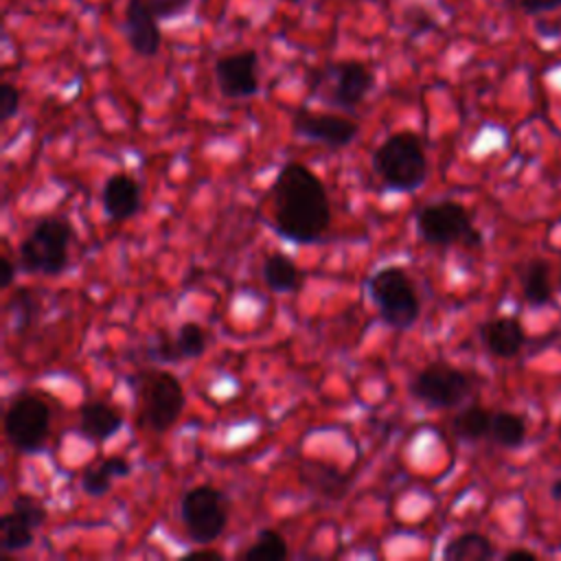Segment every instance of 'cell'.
<instances>
[{
  "mask_svg": "<svg viewBox=\"0 0 561 561\" xmlns=\"http://www.w3.org/2000/svg\"><path fill=\"white\" fill-rule=\"evenodd\" d=\"M50 430V408L37 394H18L4 412V438L20 454L44 447Z\"/></svg>",
  "mask_w": 561,
  "mask_h": 561,
  "instance_id": "cell-9",
  "label": "cell"
},
{
  "mask_svg": "<svg viewBox=\"0 0 561 561\" xmlns=\"http://www.w3.org/2000/svg\"><path fill=\"white\" fill-rule=\"evenodd\" d=\"M186 397L180 379L169 370H147L140 379L138 421L151 432H167L184 410Z\"/></svg>",
  "mask_w": 561,
  "mask_h": 561,
  "instance_id": "cell-7",
  "label": "cell"
},
{
  "mask_svg": "<svg viewBox=\"0 0 561 561\" xmlns=\"http://www.w3.org/2000/svg\"><path fill=\"white\" fill-rule=\"evenodd\" d=\"M480 340L491 355L500 359H511L526 344V331L522 322L513 316L491 318L484 324H480Z\"/></svg>",
  "mask_w": 561,
  "mask_h": 561,
  "instance_id": "cell-15",
  "label": "cell"
},
{
  "mask_svg": "<svg viewBox=\"0 0 561 561\" xmlns=\"http://www.w3.org/2000/svg\"><path fill=\"white\" fill-rule=\"evenodd\" d=\"M519 9L528 15L561 11V0H519Z\"/></svg>",
  "mask_w": 561,
  "mask_h": 561,
  "instance_id": "cell-31",
  "label": "cell"
},
{
  "mask_svg": "<svg viewBox=\"0 0 561 561\" xmlns=\"http://www.w3.org/2000/svg\"><path fill=\"white\" fill-rule=\"evenodd\" d=\"M491 419H493L491 410H486L482 405H467L465 410H460L454 416L451 427H454L456 436L462 440H480L482 436H489Z\"/></svg>",
  "mask_w": 561,
  "mask_h": 561,
  "instance_id": "cell-23",
  "label": "cell"
},
{
  "mask_svg": "<svg viewBox=\"0 0 561 561\" xmlns=\"http://www.w3.org/2000/svg\"><path fill=\"white\" fill-rule=\"evenodd\" d=\"M416 232L430 245L480 248L482 234L473 226L471 213L456 199H438L416 210Z\"/></svg>",
  "mask_w": 561,
  "mask_h": 561,
  "instance_id": "cell-5",
  "label": "cell"
},
{
  "mask_svg": "<svg viewBox=\"0 0 561 561\" xmlns=\"http://www.w3.org/2000/svg\"><path fill=\"white\" fill-rule=\"evenodd\" d=\"M366 291L379 311L383 324L394 331L410 329L421 313L419 291L410 274L399 265L379 267L366 280Z\"/></svg>",
  "mask_w": 561,
  "mask_h": 561,
  "instance_id": "cell-4",
  "label": "cell"
},
{
  "mask_svg": "<svg viewBox=\"0 0 561 561\" xmlns=\"http://www.w3.org/2000/svg\"><path fill=\"white\" fill-rule=\"evenodd\" d=\"M265 285L276 294H294L302 287V272L285 252H272L261 267Z\"/></svg>",
  "mask_w": 561,
  "mask_h": 561,
  "instance_id": "cell-18",
  "label": "cell"
},
{
  "mask_svg": "<svg viewBox=\"0 0 561 561\" xmlns=\"http://www.w3.org/2000/svg\"><path fill=\"white\" fill-rule=\"evenodd\" d=\"M182 559H191V561H195V559H213V561H221V559H224V554H221L219 550L210 548V546H202V548H197V550H188V552H184V554H182Z\"/></svg>",
  "mask_w": 561,
  "mask_h": 561,
  "instance_id": "cell-33",
  "label": "cell"
},
{
  "mask_svg": "<svg viewBox=\"0 0 561 561\" xmlns=\"http://www.w3.org/2000/svg\"><path fill=\"white\" fill-rule=\"evenodd\" d=\"M72 228L61 217H42L18 245V267L26 274L57 276L68 267Z\"/></svg>",
  "mask_w": 561,
  "mask_h": 561,
  "instance_id": "cell-3",
  "label": "cell"
},
{
  "mask_svg": "<svg viewBox=\"0 0 561 561\" xmlns=\"http://www.w3.org/2000/svg\"><path fill=\"white\" fill-rule=\"evenodd\" d=\"M180 519L193 543L208 546L228 524V500L213 484H195L180 500Z\"/></svg>",
  "mask_w": 561,
  "mask_h": 561,
  "instance_id": "cell-6",
  "label": "cell"
},
{
  "mask_svg": "<svg viewBox=\"0 0 561 561\" xmlns=\"http://www.w3.org/2000/svg\"><path fill=\"white\" fill-rule=\"evenodd\" d=\"M493 557V541L482 533H462L443 548V559L447 561H486Z\"/></svg>",
  "mask_w": 561,
  "mask_h": 561,
  "instance_id": "cell-20",
  "label": "cell"
},
{
  "mask_svg": "<svg viewBox=\"0 0 561 561\" xmlns=\"http://www.w3.org/2000/svg\"><path fill=\"white\" fill-rule=\"evenodd\" d=\"M158 20H169L188 9L193 0H145Z\"/></svg>",
  "mask_w": 561,
  "mask_h": 561,
  "instance_id": "cell-30",
  "label": "cell"
},
{
  "mask_svg": "<svg viewBox=\"0 0 561 561\" xmlns=\"http://www.w3.org/2000/svg\"><path fill=\"white\" fill-rule=\"evenodd\" d=\"M175 342L180 346V353L184 359H193V357H199L204 355L206 346H208V340H206V331L193 322V320H186L178 327L175 331Z\"/></svg>",
  "mask_w": 561,
  "mask_h": 561,
  "instance_id": "cell-26",
  "label": "cell"
},
{
  "mask_svg": "<svg viewBox=\"0 0 561 561\" xmlns=\"http://www.w3.org/2000/svg\"><path fill=\"white\" fill-rule=\"evenodd\" d=\"M37 309H39V302H37V298L28 289L22 287V289H18L11 296L9 313H11L13 322H15V331L18 333H24L33 324V320L37 318Z\"/></svg>",
  "mask_w": 561,
  "mask_h": 561,
  "instance_id": "cell-25",
  "label": "cell"
},
{
  "mask_svg": "<svg viewBox=\"0 0 561 561\" xmlns=\"http://www.w3.org/2000/svg\"><path fill=\"white\" fill-rule=\"evenodd\" d=\"M274 230L291 243H316L331 224V202L322 180L302 162L289 160L272 184Z\"/></svg>",
  "mask_w": 561,
  "mask_h": 561,
  "instance_id": "cell-1",
  "label": "cell"
},
{
  "mask_svg": "<svg viewBox=\"0 0 561 561\" xmlns=\"http://www.w3.org/2000/svg\"><path fill=\"white\" fill-rule=\"evenodd\" d=\"M215 81L226 99H250L259 92V55L252 48L215 61Z\"/></svg>",
  "mask_w": 561,
  "mask_h": 561,
  "instance_id": "cell-12",
  "label": "cell"
},
{
  "mask_svg": "<svg viewBox=\"0 0 561 561\" xmlns=\"http://www.w3.org/2000/svg\"><path fill=\"white\" fill-rule=\"evenodd\" d=\"M33 533H35V528H31L13 511H9L0 517V546L4 552H22V550L31 548Z\"/></svg>",
  "mask_w": 561,
  "mask_h": 561,
  "instance_id": "cell-24",
  "label": "cell"
},
{
  "mask_svg": "<svg viewBox=\"0 0 561 561\" xmlns=\"http://www.w3.org/2000/svg\"><path fill=\"white\" fill-rule=\"evenodd\" d=\"M522 278V294L530 307H543L552 300V285H550V265L541 259L528 261L519 270Z\"/></svg>",
  "mask_w": 561,
  "mask_h": 561,
  "instance_id": "cell-19",
  "label": "cell"
},
{
  "mask_svg": "<svg viewBox=\"0 0 561 561\" xmlns=\"http://www.w3.org/2000/svg\"><path fill=\"white\" fill-rule=\"evenodd\" d=\"M550 495H552V500L561 502V478H559V480H554V482L550 484Z\"/></svg>",
  "mask_w": 561,
  "mask_h": 561,
  "instance_id": "cell-35",
  "label": "cell"
},
{
  "mask_svg": "<svg viewBox=\"0 0 561 561\" xmlns=\"http://www.w3.org/2000/svg\"><path fill=\"white\" fill-rule=\"evenodd\" d=\"M101 199L110 219L125 221L140 210V186L129 173L116 171L105 180Z\"/></svg>",
  "mask_w": 561,
  "mask_h": 561,
  "instance_id": "cell-14",
  "label": "cell"
},
{
  "mask_svg": "<svg viewBox=\"0 0 561 561\" xmlns=\"http://www.w3.org/2000/svg\"><path fill=\"white\" fill-rule=\"evenodd\" d=\"M327 85V101L340 110H355L375 85V75L362 61H337L316 70L313 88Z\"/></svg>",
  "mask_w": 561,
  "mask_h": 561,
  "instance_id": "cell-10",
  "label": "cell"
},
{
  "mask_svg": "<svg viewBox=\"0 0 561 561\" xmlns=\"http://www.w3.org/2000/svg\"><path fill=\"white\" fill-rule=\"evenodd\" d=\"M15 272H18L15 263H13L7 254H2V256H0V285H2L4 289L13 285V280H15Z\"/></svg>",
  "mask_w": 561,
  "mask_h": 561,
  "instance_id": "cell-32",
  "label": "cell"
},
{
  "mask_svg": "<svg viewBox=\"0 0 561 561\" xmlns=\"http://www.w3.org/2000/svg\"><path fill=\"white\" fill-rule=\"evenodd\" d=\"M287 557H289L287 541L274 528L261 530L254 537V541L239 552V559H245V561H285Z\"/></svg>",
  "mask_w": 561,
  "mask_h": 561,
  "instance_id": "cell-22",
  "label": "cell"
},
{
  "mask_svg": "<svg viewBox=\"0 0 561 561\" xmlns=\"http://www.w3.org/2000/svg\"><path fill=\"white\" fill-rule=\"evenodd\" d=\"M526 432H528L526 430V419L522 414L508 412V410L493 412L489 436L495 445H500L504 449H517V447L524 445Z\"/></svg>",
  "mask_w": 561,
  "mask_h": 561,
  "instance_id": "cell-21",
  "label": "cell"
},
{
  "mask_svg": "<svg viewBox=\"0 0 561 561\" xmlns=\"http://www.w3.org/2000/svg\"><path fill=\"white\" fill-rule=\"evenodd\" d=\"M149 357H153L158 364H178L180 359H184L175 337H171L164 329L158 331L153 344L149 346Z\"/></svg>",
  "mask_w": 561,
  "mask_h": 561,
  "instance_id": "cell-28",
  "label": "cell"
},
{
  "mask_svg": "<svg viewBox=\"0 0 561 561\" xmlns=\"http://www.w3.org/2000/svg\"><path fill=\"white\" fill-rule=\"evenodd\" d=\"M18 110H20V90L13 83L4 81L0 85V121L2 123L11 121L18 114Z\"/></svg>",
  "mask_w": 561,
  "mask_h": 561,
  "instance_id": "cell-29",
  "label": "cell"
},
{
  "mask_svg": "<svg viewBox=\"0 0 561 561\" xmlns=\"http://www.w3.org/2000/svg\"><path fill=\"white\" fill-rule=\"evenodd\" d=\"M11 511L13 513H18L31 528H39V526H44V522L48 519V513H46V506L37 500V497H33V495H28V493H18L15 497H13V502H11Z\"/></svg>",
  "mask_w": 561,
  "mask_h": 561,
  "instance_id": "cell-27",
  "label": "cell"
},
{
  "mask_svg": "<svg viewBox=\"0 0 561 561\" xmlns=\"http://www.w3.org/2000/svg\"><path fill=\"white\" fill-rule=\"evenodd\" d=\"M131 473V462L125 456H107L94 467H85L81 473V491L90 497H101L105 495L114 480L127 478Z\"/></svg>",
  "mask_w": 561,
  "mask_h": 561,
  "instance_id": "cell-17",
  "label": "cell"
},
{
  "mask_svg": "<svg viewBox=\"0 0 561 561\" xmlns=\"http://www.w3.org/2000/svg\"><path fill=\"white\" fill-rule=\"evenodd\" d=\"M291 127L300 138L324 145L329 149L348 147L359 134L357 121L331 112H311L307 107H300L294 114Z\"/></svg>",
  "mask_w": 561,
  "mask_h": 561,
  "instance_id": "cell-11",
  "label": "cell"
},
{
  "mask_svg": "<svg viewBox=\"0 0 561 561\" xmlns=\"http://www.w3.org/2000/svg\"><path fill=\"white\" fill-rule=\"evenodd\" d=\"M504 561H537V554L528 548H513L504 552Z\"/></svg>",
  "mask_w": 561,
  "mask_h": 561,
  "instance_id": "cell-34",
  "label": "cell"
},
{
  "mask_svg": "<svg viewBox=\"0 0 561 561\" xmlns=\"http://www.w3.org/2000/svg\"><path fill=\"white\" fill-rule=\"evenodd\" d=\"M123 33L129 48L138 57H156L162 44V33L158 26V18L149 9L145 0H127Z\"/></svg>",
  "mask_w": 561,
  "mask_h": 561,
  "instance_id": "cell-13",
  "label": "cell"
},
{
  "mask_svg": "<svg viewBox=\"0 0 561 561\" xmlns=\"http://www.w3.org/2000/svg\"><path fill=\"white\" fill-rule=\"evenodd\" d=\"M123 414L99 399L85 401L79 408V432L92 443H105L123 430Z\"/></svg>",
  "mask_w": 561,
  "mask_h": 561,
  "instance_id": "cell-16",
  "label": "cell"
},
{
  "mask_svg": "<svg viewBox=\"0 0 561 561\" xmlns=\"http://www.w3.org/2000/svg\"><path fill=\"white\" fill-rule=\"evenodd\" d=\"M473 392V377L447 362H430L410 379V394L427 408H458Z\"/></svg>",
  "mask_w": 561,
  "mask_h": 561,
  "instance_id": "cell-8",
  "label": "cell"
},
{
  "mask_svg": "<svg viewBox=\"0 0 561 561\" xmlns=\"http://www.w3.org/2000/svg\"><path fill=\"white\" fill-rule=\"evenodd\" d=\"M373 169L388 191L412 193L427 178V156L414 131L390 134L373 153Z\"/></svg>",
  "mask_w": 561,
  "mask_h": 561,
  "instance_id": "cell-2",
  "label": "cell"
}]
</instances>
